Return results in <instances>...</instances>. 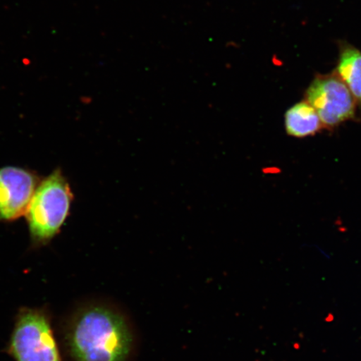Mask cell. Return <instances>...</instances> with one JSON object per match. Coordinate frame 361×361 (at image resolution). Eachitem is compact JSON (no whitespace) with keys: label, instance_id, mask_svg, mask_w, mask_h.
<instances>
[{"label":"cell","instance_id":"obj_6","mask_svg":"<svg viewBox=\"0 0 361 361\" xmlns=\"http://www.w3.org/2000/svg\"><path fill=\"white\" fill-rule=\"evenodd\" d=\"M284 125L287 133L298 138L313 135L324 128L317 112L306 101L295 104L287 111Z\"/></svg>","mask_w":361,"mask_h":361},{"label":"cell","instance_id":"obj_2","mask_svg":"<svg viewBox=\"0 0 361 361\" xmlns=\"http://www.w3.org/2000/svg\"><path fill=\"white\" fill-rule=\"evenodd\" d=\"M73 195L60 170L40 183L26 212L31 238L47 243L60 232L69 215Z\"/></svg>","mask_w":361,"mask_h":361},{"label":"cell","instance_id":"obj_4","mask_svg":"<svg viewBox=\"0 0 361 361\" xmlns=\"http://www.w3.org/2000/svg\"><path fill=\"white\" fill-rule=\"evenodd\" d=\"M305 99L317 112L324 128H334L355 118L357 102L336 73L316 76L306 90Z\"/></svg>","mask_w":361,"mask_h":361},{"label":"cell","instance_id":"obj_7","mask_svg":"<svg viewBox=\"0 0 361 361\" xmlns=\"http://www.w3.org/2000/svg\"><path fill=\"white\" fill-rule=\"evenodd\" d=\"M336 74L349 88L361 106V51L350 44H341Z\"/></svg>","mask_w":361,"mask_h":361},{"label":"cell","instance_id":"obj_1","mask_svg":"<svg viewBox=\"0 0 361 361\" xmlns=\"http://www.w3.org/2000/svg\"><path fill=\"white\" fill-rule=\"evenodd\" d=\"M67 341L75 361H128L135 343L126 316L99 305L88 306L75 314Z\"/></svg>","mask_w":361,"mask_h":361},{"label":"cell","instance_id":"obj_3","mask_svg":"<svg viewBox=\"0 0 361 361\" xmlns=\"http://www.w3.org/2000/svg\"><path fill=\"white\" fill-rule=\"evenodd\" d=\"M8 351L16 361H62L51 322L39 310H21Z\"/></svg>","mask_w":361,"mask_h":361},{"label":"cell","instance_id":"obj_5","mask_svg":"<svg viewBox=\"0 0 361 361\" xmlns=\"http://www.w3.org/2000/svg\"><path fill=\"white\" fill-rule=\"evenodd\" d=\"M37 186V178L28 170L0 169V220L13 221L25 214Z\"/></svg>","mask_w":361,"mask_h":361}]
</instances>
